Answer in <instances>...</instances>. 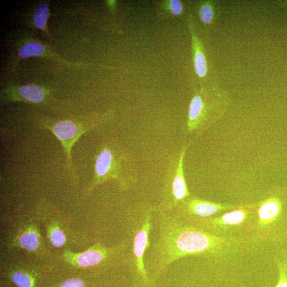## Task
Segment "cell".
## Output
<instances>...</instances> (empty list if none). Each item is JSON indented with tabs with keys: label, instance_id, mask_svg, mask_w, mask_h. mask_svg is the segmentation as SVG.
<instances>
[{
	"label": "cell",
	"instance_id": "cell-1",
	"mask_svg": "<svg viewBox=\"0 0 287 287\" xmlns=\"http://www.w3.org/2000/svg\"><path fill=\"white\" fill-rule=\"evenodd\" d=\"M179 221L174 223V226L162 232L156 246L155 264H158L161 268L187 256L222 259L237 254L249 242H254L249 239L215 236Z\"/></svg>",
	"mask_w": 287,
	"mask_h": 287
},
{
	"label": "cell",
	"instance_id": "cell-2",
	"mask_svg": "<svg viewBox=\"0 0 287 287\" xmlns=\"http://www.w3.org/2000/svg\"><path fill=\"white\" fill-rule=\"evenodd\" d=\"M255 205L252 240L271 244L286 243L287 189L273 186Z\"/></svg>",
	"mask_w": 287,
	"mask_h": 287
},
{
	"label": "cell",
	"instance_id": "cell-3",
	"mask_svg": "<svg viewBox=\"0 0 287 287\" xmlns=\"http://www.w3.org/2000/svg\"><path fill=\"white\" fill-rule=\"evenodd\" d=\"M255 207V203H250L213 217L181 221L215 236L249 239L254 242L252 234Z\"/></svg>",
	"mask_w": 287,
	"mask_h": 287
},
{
	"label": "cell",
	"instance_id": "cell-4",
	"mask_svg": "<svg viewBox=\"0 0 287 287\" xmlns=\"http://www.w3.org/2000/svg\"><path fill=\"white\" fill-rule=\"evenodd\" d=\"M231 103L227 93L217 87L210 91L202 90L190 103L187 123V133L198 137L224 116Z\"/></svg>",
	"mask_w": 287,
	"mask_h": 287
},
{
	"label": "cell",
	"instance_id": "cell-5",
	"mask_svg": "<svg viewBox=\"0 0 287 287\" xmlns=\"http://www.w3.org/2000/svg\"><path fill=\"white\" fill-rule=\"evenodd\" d=\"M135 165L129 155L117 144L109 140L103 144L96 158L94 176L89 189L91 191L99 184L115 179L123 189L135 182Z\"/></svg>",
	"mask_w": 287,
	"mask_h": 287
},
{
	"label": "cell",
	"instance_id": "cell-6",
	"mask_svg": "<svg viewBox=\"0 0 287 287\" xmlns=\"http://www.w3.org/2000/svg\"><path fill=\"white\" fill-rule=\"evenodd\" d=\"M239 206L207 201L190 195L179 203L174 209L178 219L186 221L213 217L235 210Z\"/></svg>",
	"mask_w": 287,
	"mask_h": 287
},
{
	"label": "cell",
	"instance_id": "cell-7",
	"mask_svg": "<svg viewBox=\"0 0 287 287\" xmlns=\"http://www.w3.org/2000/svg\"><path fill=\"white\" fill-rule=\"evenodd\" d=\"M152 213L150 210H146L141 214V217L135 222L132 231L133 248L130 255V264H133L138 273L144 278L147 276L144 256L148 249L149 234L152 226Z\"/></svg>",
	"mask_w": 287,
	"mask_h": 287
},
{
	"label": "cell",
	"instance_id": "cell-8",
	"mask_svg": "<svg viewBox=\"0 0 287 287\" xmlns=\"http://www.w3.org/2000/svg\"><path fill=\"white\" fill-rule=\"evenodd\" d=\"M42 126L50 131L61 141L67 155V169L71 175L75 178L76 173L71 160L72 147L83 134L91 130L93 127L78 124L70 120H64Z\"/></svg>",
	"mask_w": 287,
	"mask_h": 287
},
{
	"label": "cell",
	"instance_id": "cell-9",
	"mask_svg": "<svg viewBox=\"0 0 287 287\" xmlns=\"http://www.w3.org/2000/svg\"><path fill=\"white\" fill-rule=\"evenodd\" d=\"M190 141L185 145L179 155L175 169L166 183L164 191V209H175L181 202L190 196L184 172V158Z\"/></svg>",
	"mask_w": 287,
	"mask_h": 287
},
{
	"label": "cell",
	"instance_id": "cell-10",
	"mask_svg": "<svg viewBox=\"0 0 287 287\" xmlns=\"http://www.w3.org/2000/svg\"><path fill=\"white\" fill-rule=\"evenodd\" d=\"M108 251L101 246L92 248L86 252L80 253L68 252L66 259L71 264L80 267H89L97 266L106 259Z\"/></svg>",
	"mask_w": 287,
	"mask_h": 287
},
{
	"label": "cell",
	"instance_id": "cell-11",
	"mask_svg": "<svg viewBox=\"0 0 287 287\" xmlns=\"http://www.w3.org/2000/svg\"><path fill=\"white\" fill-rule=\"evenodd\" d=\"M15 242L17 246L32 252H37L42 246L41 235L34 224L21 228L15 237Z\"/></svg>",
	"mask_w": 287,
	"mask_h": 287
},
{
	"label": "cell",
	"instance_id": "cell-12",
	"mask_svg": "<svg viewBox=\"0 0 287 287\" xmlns=\"http://www.w3.org/2000/svg\"><path fill=\"white\" fill-rule=\"evenodd\" d=\"M192 36L194 65L196 73L200 78H204L208 74V67L204 46L195 33L192 26L190 27Z\"/></svg>",
	"mask_w": 287,
	"mask_h": 287
},
{
	"label": "cell",
	"instance_id": "cell-13",
	"mask_svg": "<svg viewBox=\"0 0 287 287\" xmlns=\"http://www.w3.org/2000/svg\"><path fill=\"white\" fill-rule=\"evenodd\" d=\"M19 95L24 100L32 103H40L45 99V94L40 86L30 84L21 87L19 90Z\"/></svg>",
	"mask_w": 287,
	"mask_h": 287
},
{
	"label": "cell",
	"instance_id": "cell-14",
	"mask_svg": "<svg viewBox=\"0 0 287 287\" xmlns=\"http://www.w3.org/2000/svg\"><path fill=\"white\" fill-rule=\"evenodd\" d=\"M278 272V281L274 287H287V250L278 252L275 258Z\"/></svg>",
	"mask_w": 287,
	"mask_h": 287
},
{
	"label": "cell",
	"instance_id": "cell-15",
	"mask_svg": "<svg viewBox=\"0 0 287 287\" xmlns=\"http://www.w3.org/2000/svg\"><path fill=\"white\" fill-rule=\"evenodd\" d=\"M55 224L49 226L47 229V236L53 246L62 247L66 243L67 236L62 228Z\"/></svg>",
	"mask_w": 287,
	"mask_h": 287
},
{
	"label": "cell",
	"instance_id": "cell-16",
	"mask_svg": "<svg viewBox=\"0 0 287 287\" xmlns=\"http://www.w3.org/2000/svg\"><path fill=\"white\" fill-rule=\"evenodd\" d=\"M44 52V48L42 45L38 43L31 42L21 48L19 55L21 58H26L42 55Z\"/></svg>",
	"mask_w": 287,
	"mask_h": 287
},
{
	"label": "cell",
	"instance_id": "cell-17",
	"mask_svg": "<svg viewBox=\"0 0 287 287\" xmlns=\"http://www.w3.org/2000/svg\"><path fill=\"white\" fill-rule=\"evenodd\" d=\"M199 14L203 23L207 25L212 23L215 14L214 6L212 2H204L200 7Z\"/></svg>",
	"mask_w": 287,
	"mask_h": 287
},
{
	"label": "cell",
	"instance_id": "cell-18",
	"mask_svg": "<svg viewBox=\"0 0 287 287\" xmlns=\"http://www.w3.org/2000/svg\"><path fill=\"white\" fill-rule=\"evenodd\" d=\"M49 15V8L46 4L40 5L36 10L34 15L35 25L38 28L43 30L46 26Z\"/></svg>",
	"mask_w": 287,
	"mask_h": 287
},
{
	"label": "cell",
	"instance_id": "cell-19",
	"mask_svg": "<svg viewBox=\"0 0 287 287\" xmlns=\"http://www.w3.org/2000/svg\"><path fill=\"white\" fill-rule=\"evenodd\" d=\"M11 278L19 287L33 286V279L26 272L16 271L12 275Z\"/></svg>",
	"mask_w": 287,
	"mask_h": 287
},
{
	"label": "cell",
	"instance_id": "cell-20",
	"mask_svg": "<svg viewBox=\"0 0 287 287\" xmlns=\"http://www.w3.org/2000/svg\"><path fill=\"white\" fill-rule=\"evenodd\" d=\"M170 9L171 13L175 15H180L183 13L184 6L178 0H171L169 2Z\"/></svg>",
	"mask_w": 287,
	"mask_h": 287
},
{
	"label": "cell",
	"instance_id": "cell-21",
	"mask_svg": "<svg viewBox=\"0 0 287 287\" xmlns=\"http://www.w3.org/2000/svg\"><path fill=\"white\" fill-rule=\"evenodd\" d=\"M84 282L78 278H72L64 282L61 287H83Z\"/></svg>",
	"mask_w": 287,
	"mask_h": 287
}]
</instances>
